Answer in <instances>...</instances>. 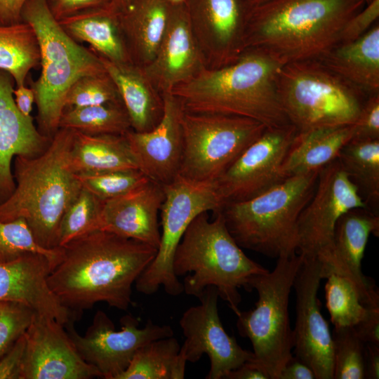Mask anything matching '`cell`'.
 <instances>
[{
    "label": "cell",
    "instance_id": "33",
    "mask_svg": "<svg viewBox=\"0 0 379 379\" xmlns=\"http://www.w3.org/2000/svg\"><path fill=\"white\" fill-rule=\"evenodd\" d=\"M39 65V46L33 27L24 21L0 25V69L11 74L16 86L25 85L29 72Z\"/></svg>",
    "mask_w": 379,
    "mask_h": 379
},
{
    "label": "cell",
    "instance_id": "34",
    "mask_svg": "<svg viewBox=\"0 0 379 379\" xmlns=\"http://www.w3.org/2000/svg\"><path fill=\"white\" fill-rule=\"evenodd\" d=\"M59 128L93 135H124L132 129L122 102L65 108L60 119Z\"/></svg>",
    "mask_w": 379,
    "mask_h": 379
},
{
    "label": "cell",
    "instance_id": "26",
    "mask_svg": "<svg viewBox=\"0 0 379 379\" xmlns=\"http://www.w3.org/2000/svg\"><path fill=\"white\" fill-rule=\"evenodd\" d=\"M98 56L117 87L132 130L146 132L154 128L163 116L164 100L142 68L133 63H115Z\"/></svg>",
    "mask_w": 379,
    "mask_h": 379
},
{
    "label": "cell",
    "instance_id": "12",
    "mask_svg": "<svg viewBox=\"0 0 379 379\" xmlns=\"http://www.w3.org/2000/svg\"><path fill=\"white\" fill-rule=\"evenodd\" d=\"M74 323L64 326L68 335L82 359L105 379H117L144 345L174 334L169 325L155 324L151 320L139 328L138 320L131 314L121 319V328L117 331L112 319L102 310L95 312L84 335L77 333Z\"/></svg>",
    "mask_w": 379,
    "mask_h": 379
},
{
    "label": "cell",
    "instance_id": "41",
    "mask_svg": "<svg viewBox=\"0 0 379 379\" xmlns=\"http://www.w3.org/2000/svg\"><path fill=\"white\" fill-rule=\"evenodd\" d=\"M36 313L21 303L0 301V358L25 334Z\"/></svg>",
    "mask_w": 379,
    "mask_h": 379
},
{
    "label": "cell",
    "instance_id": "6",
    "mask_svg": "<svg viewBox=\"0 0 379 379\" xmlns=\"http://www.w3.org/2000/svg\"><path fill=\"white\" fill-rule=\"evenodd\" d=\"M319 171L287 178L250 199L225 203L219 212L237 244L272 258L296 253L298 220Z\"/></svg>",
    "mask_w": 379,
    "mask_h": 379
},
{
    "label": "cell",
    "instance_id": "55",
    "mask_svg": "<svg viewBox=\"0 0 379 379\" xmlns=\"http://www.w3.org/2000/svg\"><path fill=\"white\" fill-rule=\"evenodd\" d=\"M372 1H373V0H364V1L365 2L366 4H368L371 3Z\"/></svg>",
    "mask_w": 379,
    "mask_h": 379
},
{
    "label": "cell",
    "instance_id": "43",
    "mask_svg": "<svg viewBox=\"0 0 379 379\" xmlns=\"http://www.w3.org/2000/svg\"><path fill=\"white\" fill-rule=\"evenodd\" d=\"M378 17L379 0L366 4L345 24L339 44L349 43L363 36L378 22Z\"/></svg>",
    "mask_w": 379,
    "mask_h": 379
},
{
    "label": "cell",
    "instance_id": "10",
    "mask_svg": "<svg viewBox=\"0 0 379 379\" xmlns=\"http://www.w3.org/2000/svg\"><path fill=\"white\" fill-rule=\"evenodd\" d=\"M182 153L179 175L214 182L267 127L246 117L183 110Z\"/></svg>",
    "mask_w": 379,
    "mask_h": 379
},
{
    "label": "cell",
    "instance_id": "3",
    "mask_svg": "<svg viewBox=\"0 0 379 379\" xmlns=\"http://www.w3.org/2000/svg\"><path fill=\"white\" fill-rule=\"evenodd\" d=\"M281 66L262 53L246 50L230 64L204 68L171 93L187 112L242 117L267 128L281 127L290 124L277 89Z\"/></svg>",
    "mask_w": 379,
    "mask_h": 379
},
{
    "label": "cell",
    "instance_id": "50",
    "mask_svg": "<svg viewBox=\"0 0 379 379\" xmlns=\"http://www.w3.org/2000/svg\"><path fill=\"white\" fill-rule=\"evenodd\" d=\"M225 378L227 379H270L268 374L253 360L248 361L237 368L230 371Z\"/></svg>",
    "mask_w": 379,
    "mask_h": 379
},
{
    "label": "cell",
    "instance_id": "5",
    "mask_svg": "<svg viewBox=\"0 0 379 379\" xmlns=\"http://www.w3.org/2000/svg\"><path fill=\"white\" fill-rule=\"evenodd\" d=\"M173 269L185 276L183 292L199 298L208 286L238 315L241 296L239 288L249 291L251 279L269 270L249 258L228 232L221 213L198 215L190 224L175 251Z\"/></svg>",
    "mask_w": 379,
    "mask_h": 379
},
{
    "label": "cell",
    "instance_id": "38",
    "mask_svg": "<svg viewBox=\"0 0 379 379\" xmlns=\"http://www.w3.org/2000/svg\"><path fill=\"white\" fill-rule=\"evenodd\" d=\"M27 253L44 255L54 268L62 258V247L46 249L39 245L23 218L8 222L0 221V262L13 260Z\"/></svg>",
    "mask_w": 379,
    "mask_h": 379
},
{
    "label": "cell",
    "instance_id": "8",
    "mask_svg": "<svg viewBox=\"0 0 379 379\" xmlns=\"http://www.w3.org/2000/svg\"><path fill=\"white\" fill-rule=\"evenodd\" d=\"M302 260L300 253L281 255L272 271L253 276L248 287L249 291L254 289L258 293L255 308L240 311L237 315L239 335L251 343L253 361L270 379H279L284 366L293 357L289 295Z\"/></svg>",
    "mask_w": 379,
    "mask_h": 379
},
{
    "label": "cell",
    "instance_id": "2",
    "mask_svg": "<svg viewBox=\"0 0 379 379\" xmlns=\"http://www.w3.org/2000/svg\"><path fill=\"white\" fill-rule=\"evenodd\" d=\"M364 0H269L249 9L243 52L262 53L281 65L317 60L340 43Z\"/></svg>",
    "mask_w": 379,
    "mask_h": 379
},
{
    "label": "cell",
    "instance_id": "18",
    "mask_svg": "<svg viewBox=\"0 0 379 379\" xmlns=\"http://www.w3.org/2000/svg\"><path fill=\"white\" fill-rule=\"evenodd\" d=\"M62 324L36 313L25 333V350L20 379H90L102 378L86 362Z\"/></svg>",
    "mask_w": 379,
    "mask_h": 379
},
{
    "label": "cell",
    "instance_id": "28",
    "mask_svg": "<svg viewBox=\"0 0 379 379\" xmlns=\"http://www.w3.org/2000/svg\"><path fill=\"white\" fill-rule=\"evenodd\" d=\"M171 4L166 0H131L121 23L133 64L143 67L154 57L165 34Z\"/></svg>",
    "mask_w": 379,
    "mask_h": 379
},
{
    "label": "cell",
    "instance_id": "52",
    "mask_svg": "<svg viewBox=\"0 0 379 379\" xmlns=\"http://www.w3.org/2000/svg\"><path fill=\"white\" fill-rule=\"evenodd\" d=\"M248 9L258 6L269 0H241Z\"/></svg>",
    "mask_w": 379,
    "mask_h": 379
},
{
    "label": "cell",
    "instance_id": "4",
    "mask_svg": "<svg viewBox=\"0 0 379 379\" xmlns=\"http://www.w3.org/2000/svg\"><path fill=\"white\" fill-rule=\"evenodd\" d=\"M74 135L73 130L59 128L39 155L15 157V187L0 204V221L25 219L46 249L58 247L62 216L81 188L70 164Z\"/></svg>",
    "mask_w": 379,
    "mask_h": 379
},
{
    "label": "cell",
    "instance_id": "22",
    "mask_svg": "<svg viewBox=\"0 0 379 379\" xmlns=\"http://www.w3.org/2000/svg\"><path fill=\"white\" fill-rule=\"evenodd\" d=\"M205 67L186 4L172 5L168 25L158 50L152 61L142 67L145 75L162 95L171 93Z\"/></svg>",
    "mask_w": 379,
    "mask_h": 379
},
{
    "label": "cell",
    "instance_id": "36",
    "mask_svg": "<svg viewBox=\"0 0 379 379\" xmlns=\"http://www.w3.org/2000/svg\"><path fill=\"white\" fill-rule=\"evenodd\" d=\"M326 306L334 327L354 326L368 313L353 284L345 277L331 274L326 277Z\"/></svg>",
    "mask_w": 379,
    "mask_h": 379
},
{
    "label": "cell",
    "instance_id": "17",
    "mask_svg": "<svg viewBox=\"0 0 379 379\" xmlns=\"http://www.w3.org/2000/svg\"><path fill=\"white\" fill-rule=\"evenodd\" d=\"M379 236V214L367 208H356L337 220L331 244L317 257L322 279L331 274L342 276L357 289L367 307H379V292L373 279L361 270L368 239Z\"/></svg>",
    "mask_w": 379,
    "mask_h": 379
},
{
    "label": "cell",
    "instance_id": "35",
    "mask_svg": "<svg viewBox=\"0 0 379 379\" xmlns=\"http://www.w3.org/2000/svg\"><path fill=\"white\" fill-rule=\"evenodd\" d=\"M103 201L81 186L62 216L58 231V247L100 230Z\"/></svg>",
    "mask_w": 379,
    "mask_h": 379
},
{
    "label": "cell",
    "instance_id": "15",
    "mask_svg": "<svg viewBox=\"0 0 379 379\" xmlns=\"http://www.w3.org/2000/svg\"><path fill=\"white\" fill-rule=\"evenodd\" d=\"M218 298L215 287H206L199 298L200 304L188 308L179 321L185 337L180 353L187 362H196L207 354L210 360L207 379L225 378L230 371L254 359L253 352L243 349L224 329L218 314Z\"/></svg>",
    "mask_w": 379,
    "mask_h": 379
},
{
    "label": "cell",
    "instance_id": "27",
    "mask_svg": "<svg viewBox=\"0 0 379 379\" xmlns=\"http://www.w3.org/2000/svg\"><path fill=\"white\" fill-rule=\"evenodd\" d=\"M317 60L368 95L379 93L378 22L359 39L337 44Z\"/></svg>",
    "mask_w": 379,
    "mask_h": 379
},
{
    "label": "cell",
    "instance_id": "48",
    "mask_svg": "<svg viewBox=\"0 0 379 379\" xmlns=\"http://www.w3.org/2000/svg\"><path fill=\"white\" fill-rule=\"evenodd\" d=\"M27 0H0V25L22 22V11Z\"/></svg>",
    "mask_w": 379,
    "mask_h": 379
},
{
    "label": "cell",
    "instance_id": "47",
    "mask_svg": "<svg viewBox=\"0 0 379 379\" xmlns=\"http://www.w3.org/2000/svg\"><path fill=\"white\" fill-rule=\"evenodd\" d=\"M279 379H316L312 369L295 356L284 366Z\"/></svg>",
    "mask_w": 379,
    "mask_h": 379
},
{
    "label": "cell",
    "instance_id": "24",
    "mask_svg": "<svg viewBox=\"0 0 379 379\" xmlns=\"http://www.w3.org/2000/svg\"><path fill=\"white\" fill-rule=\"evenodd\" d=\"M14 83L11 74L0 69V204L15 187V157L39 155L51 140L36 127L32 117H26L18 109L13 98Z\"/></svg>",
    "mask_w": 379,
    "mask_h": 379
},
{
    "label": "cell",
    "instance_id": "37",
    "mask_svg": "<svg viewBox=\"0 0 379 379\" xmlns=\"http://www.w3.org/2000/svg\"><path fill=\"white\" fill-rule=\"evenodd\" d=\"M333 379H364L366 344L353 326L334 327Z\"/></svg>",
    "mask_w": 379,
    "mask_h": 379
},
{
    "label": "cell",
    "instance_id": "29",
    "mask_svg": "<svg viewBox=\"0 0 379 379\" xmlns=\"http://www.w3.org/2000/svg\"><path fill=\"white\" fill-rule=\"evenodd\" d=\"M352 136V125L297 132L281 166V175L285 179L319 171L337 159Z\"/></svg>",
    "mask_w": 379,
    "mask_h": 379
},
{
    "label": "cell",
    "instance_id": "11",
    "mask_svg": "<svg viewBox=\"0 0 379 379\" xmlns=\"http://www.w3.org/2000/svg\"><path fill=\"white\" fill-rule=\"evenodd\" d=\"M165 198L160 209L161 232L155 258L135 281L136 290L145 295L163 286L166 293L178 295L183 285L175 276L173 260L175 249L191 222L200 213H217L224 202L214 182L187 179L179 174L164 185Z\"/></svg>",
    "mask_w": 379,
    "mask_h": 379
},
{
    "label": "cell",
    "instance_id": "42",
    "mask_svg": "<svg viewBox=\"0 0 379 379\" xmlns=\"http://www.w3.org/2000/svg\"><path fill=\"white\" fill-rule=\"evenodd\" d=\"M352 140L379 139V93L368 95L364 100L359 114L353 124Z\"/></svg>",
    "mask_w": 379,
    "mask_h": 379
},
{
    "label": "cell",
    "instance_id": "53",
    "mask_svg": "<svg viewBox=\"0 0 379 379\" xmlns=\"http://www.w3.org/2000/svg\"><path fill=\"white\" fill-rule=\"evenodd\" d=\"M131 0H113V4L121 11L127 8Z\"/></svg>",
    "mask_w": 379,
    "mask_h": 379
},
{
    "label": "cell",
    "instance_id": "16",
    "mask_svg": "<svg viewBox=\"0 0 379 379\" xmlns=\"http://www.w3.org/2000/svg\"><path fill=\"white\" fill-rule=\"evenodd\" d=\"M321 279L317 258L303 255L293 286L296 296L293 347L295 357L312 369L316 379H333L332 334L317 298Z\"/></svg>",
    "mask_w": 379,
    "mask_h": 379
},
{
    "label": "cell",
    "instance_id": "44",
    "mask_svg": "<svg viewBox=\"0 0 379 379\" xmlns=\"http://www.w3.org/2000/svg\"><path fill=\"white\" fill-rule=\"evenodd\" d=\"M113 0H46L48 8L57 21L86 11L107 6Z\"/></svg>",
    "mask_w": 379,
    "mask_h": 379
},
{
    "label": "cell",
    "instance_id": "46",
    "mask_svg": "<svg viewBox=\"0 0 379 379\" xmlns=\"http://www.w3.org/2000/svg\"><path fill=\"white\" fill-rule=\"evenodd\" d=\"M353 327L363 343L379 345V307L371 308L368 314Z\"/></svg>",
    "mask_w": 379,
    "mask_h": 379
},
{
    "label": "cell",
    "instance_id": "30",
    "mask_svg": "<svg viewBox=\"0 0 379 379\" xmlns=\"http://www.w3.org/2000/svg\"><path fill=\"white\" fill-rule=\"evenodd\" d=\"M70 164L76 174L139 169L124 135H93L74 131Z\"/></svg>",
    "mask_w": 379,
    "mask_h": 379
},
{
    "label": "cell",
    "instance_id": "32",
    "mask_svg": "<svg viewBox=\"0 0 379 379\" xmlns=\"http://www.w3.org/2000/svg\"><path fill=\"white\" fill-rule=\"evenodd\" d=\"M177 339L168 337L140 347L117 379H183L186 360Z\"/></svg>",
    "mask_w": 379,
    "mask_h": 379
},
{
    "label": "cell",
    "instance_id": "31",
    "mask_svg": "<svg viewBox=\"0 0 379 379\" xmlns=\"http://www.w3.org/2000/svg\"><path fill=\"white\" fill-rule=\"evenodd\" d=\"M337 159L368 208L379 214V139L351 140Z\"/></svg>",
    "mask_w": 379,
    "mask_h": 379
},
{
    "label": "cell",
    "instance_id": "54",
    "mask_svg": "<svg viewBox=\"0 0 379 379\" xmlns=\"http://www.w3.org/2000/svg\"><path fill=\"white\" fill-rule=\"evenodd\" d=\"M171 5H185L190 0H166Z\"/></svg>",
    "mask_w": 379,
    "mask_h": 379
},
{
    "label": "cell",
    "instance_id": "19",
    "mask_svg": "<svg viewBox=\"0 0 379 379\" xmlns=\"http://www.w3.org/2000/svg\"><path fill=\"white\" fill-rule=\"evenodd\" d=\"M186 6L206 67L226 65L243 53L249 9L241 0H190Z\"/></svg>",
    "mask_w": 379,
    "mask_h": 379
},
{
    "label": "cell",
    "instance_id": "14",
    "mask_svg": "<svg viewBox=\"0 0 379 379\" xmlns=\"http://www.w3.org/2000/svg\"><path fill=\"white\" fill-rule=\"evenodd\" d=\"M296 133L291 124L267 128L214 182L224 204L250 199L283 181L281 166Z\"/></svg>",
    "mask_w": 379,
    "mask_h": 379
},
{
    "label": "cell",
    "instance_id": "13",
    "mask_svg": "<svg viewBox=\"0 0 379 379\" xmlns=\"http://www.w3.org/2000/svg\"><path fill=\"white\" fill-rule=\"evenodd\" d=\"M367 208L338 159L321 168L316 188L297 224V251L317 257L331 244L335 223L345 212Z\"/></svg>",
    "mask_w": 379,
    "mask_h": 379
},
{
    "label": "cell",
    "instance_id": "51",
    "mask_svg": "<svg viewBox=\"0 0 379 379\" xmlns=\"http://www.w3.org/2000/svg\"><path fill=\"white\" fill-rule=\"evenodd\" d=\"M365 378H379V345L366 344L365 348Z\"/></svg>",
    "mask_w": 379,
    "mask_h": 379
},
{
    "label": "cell",
    "instance_id": "23",
    "mask_svg": "<svg viewBox=\"0 0 379 379\" xmlns=\"http://www.w3.org/2000/svg\"><path fill=\"white\" fill-rule=\"evenodd\" d=\"M164 185L149 179L133 190L103 201L100 230L158 249V221L164 201Z\"/></svg>",
    "mask_w": 379,
    "mask_h": 379
},
{
    "label": "cell",
    "instance_id": "45",
    "mask_svg": "<svg viewBox=\"0 0 379 379\" xmlns=\"http://www.w3.org/2000/svg\"><path fill=\"white\" fill-rule=\"evenodd\" d=\"M25 343L23 334L0 358V379H20Z\"/></svg>",
    "mask_w": 379,
    "mask_h": 379
},
{
    "label": "cell",
    "instance_id": "39",
    "mask_svg": "<svg viewBox=\"0 0 379 379\" xmlns=\"http://www.w3.org/2000/svg\"><path fill=\"white\" fill-rule=\"evenodd\" d=\"M81 186L102 201L121 196L149 178L139 169L77 174Z\"/></svg>",
    "mask_w": 379,
    "mask_h": 379
},
{
    "label": "cell",
    "instance_id": "21",
    "mask_svg": "<svg viewBox=\"0 0 379 379\" xmlns=\"http://www.w3.org/2000/svg\"><path fill=\"white\" fill-rule=\"evenodd\" d=\"M53 268L46 256L36 253L0 262V301L25 305L64 326L79 320L82 313L65 307L51 289L48 279Z\"/></svg>",
    "mask_w": 379,
    "mask_h": 379
},
{
    "label": "cell",
    "instance_id": "40",
    "mask_svg": "<svg viewBox=\"0 0 379 379\" xmlns=\"http://www.w3.org/2000/svg\"><path fill=\"white\" fill-rule=\"evenodd\" d=\"M121 102L111 77L106 72L84 76L69 88L65 99V109Z\"/></svg>",
    "mask_w": 379,
    "mask_h": 379
},
{
    "label": "cell",
    "instance_id": "49",
    "mask_svg": "<svg viewBox=\"0 0 379 379\" xmlns=\"http://www.w3.org/2000/svg\"><path fill=\"white\" fill-rule=\"evenodd\" d=\"M15 105L20 112L26 117H32L33 105L35 103V95L32 88L25 85L16 86L13 90Z\"/></svg>",
    "mask_w": 379,
    "mask_h": 379
},
{
    "label": "cell",
    "instance_id": "20",
    "mask_svg": "<svg viewBox=\"0 0 379 379\" xmlns=\"http://www.w3.org/2000/svg\"><path fill=\"white\" fill-rule=\"evenodd\" d=\"M163 116L146 132L132 129L125 133L138 168L150 180L163 185L179 174L182 153L181 119L183 109L171 93L162 94Z\"/></svg>",
    "mask_w": 379,
    "mask_h": 379
},
{
    "label": "cell",
    "instance_id": "25",
    "mask_svg": "<svg viewBox=\"0 0 379 379\" xmlns=\"http://www.w3.org/2000/svg\"><path fill=\"white\" fill-rule=\"evenodd\" d=\"M121 12L112 2L58 22L70 38L79 44L88 43L96 55L115 63H133L121 27Z\"/></svg>",
    "mask_w": 379,
    "mask_h": 379
},
{
    "label": "cell",
    "instance_id": "9",
    "mask_svg": "<svg viewBox=\"0 0 379 379\" xmlns=\"http://www.w3.org/2000/svg\"><path fill=\"white\" fill-rule=\"evenodd\" d=\"M277 89L284 112L297 132L352 125L366 99L317 60L281 66Z\"/></svg>",
    "mask_w": 379,
    "mask_h": 379
},
{
    "label": "cell",
    "instance_id": "1",
    "mask_svg": "<svg viewBox=\"0 0 379 379\" xmlns=\"http://www.w3.org/2000/svg\"><path fill=\"white\" fill-rule=\"evenodd\" d=\"M48 281L67 308L82 313L98 302L126 310L132 286L156 256L157 248L97 230L62 247Z\"/></svg>",
    "mask_w": 379,
    "mask_h": 379
},
{
    "label": "cell",
    "instance_id": "7",
    "mask_svg": "<svg viewBox=\"0 0 379 379\" xmlns=\"http://www.w3.org/2000/svg\"><path fill=\"white\" fill-rule=\"evenodd\" d=\"M22 20L34 29L39 43V77L32 83L39 131L52 138L59 129L65 99L79 78L105 72L99 57L70 38L51 14L46 0H27Z\"/></svg>",
    "mask_w": 379,
    "mask_h": 379
}]
</instances>
